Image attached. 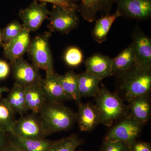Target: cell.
Returning a JSON list of instances; mask_svg holds the SVG:
<instances>
[{"label":"cell","mask_w":151,"mask_h":151,"mask_svg":"<svg viewBox=\"0 0 151 151\" xmlns=\"http://www.w3.org/2000/svg\"><path fill=\"white\" fill-rule=\"evenodd\" d=\"M51 32H45L37 36L31 41L27 52L32 62V64L38 70L42 69L46 74L54 73L53 60L50 47L49 39Z\"/></svg>","instance_id":"277c9868"},{"label":"cell","mask_w":151,"mask_h":151,"mask_svg":"<svg viewBox=\"0 0 151 151\" xmlns=\"http://www.w3.org/2000/svg\"><path fill=\"white\" fill-rule=\"evenodd\" d=\"M86 70L101 80L112 76V58L107 55L96 53L84 61Z\"/></svg>","instance_id":"2e32d148"},{"label":"cell","mask_w":151,"mask_h":151,"mask_svg":"<svg viewBox=\"0 0 151 151\" xmlns=\"http://www.w3.org/2000/svg\"><path fill=\"white\" fill-rule=\"evenodd\" d=\"M77 79L81 97H94L100 91L102 80L87 70L77 74Z\"/></svg>","instance_id":"d6986e66"},{"label":"cell","mask_w":151,"mask_h":151,"mask_svg":"<svg viewBox=\"0 0 151 151\" xmlns=\"http://www.w3.org/2000/svg\"><path fill=\"white\" fill-rule=\"evenodd\" d=\"M30 32L24 28L19 35L7 43H4V55L11 63L27 52L30 44Z\"/></svg>","instance_id":"4fadbf2b"},{"label":"cell","mask_w":151,"mask_h":151,"mask_svg":"<svg viewBox=\"0 0 151 151\" xmlns=\"http://www.w3.org/2000/svg\"><path fill=\"white\" fill-rule=\"evenodd\" d=\"M120 17L118 12H116L113 14H106L105 16L99 19H95L96 23L92 32L93 39L100 44L105 41L111 26L116 19Z\"/></svg>","instance_id":"603a6c76"},{"label":"cell","mask_w":151,"mask_h":151,"mask_svg":"<svg viewBox=\"0 0 151 151\" xmlns=\"http://www.w3.org/2000/svg\"><path fill=\"white\" fill-rule=\"evenodd\" d=\"M38 115L46 137L69 129L76 121V113L61 103L47 102Z\"/></svg>","instance_id":"7a4b0ae2"},{"label":"cell","mask_w":151,"mask_h":151,"mask_svg":"<svg viewBox=\"0 0 151 151\" xmlns=\"http://www.w3.org/2000/svg\"><path fill=\"white\" fill-rule=\"evenodd\" d=\"M9 89L5 86H0V97H1L3 93L9 92Z\"/></svg>","instance_id":"e575fe53"},{"label":"cell","mask_w":151,"mask_h":151,"mask_svg":"<svg viewBox=\"0 0 151 151\" xmlns=\"http://www.w3.org/2000/svg\"><path fill=\"white\" fill-rule=\"evenodd\" d=\"M117 76L119 78V91L128 103L135 97L150 94L151 68H142L134 65Z\"/></svg>","instance_id":"6da1fadb"},{"label":"cell","mask_w":151,"mask_h":151,"mask_svg":"<svg viewBox=\"0 0 151 151\" xmlns=\"http://www.w3.org/2000/svg\"><path fill=\"white\" fill-rule=\"evenodd\" d=\"M84 59L83 52L76 47H70L66 50L64 60L66 64L71 67H76L80 65Z\"/></svg>","instance_id":"4316f807"},{"label":"cell","mask_w":151,"mask_h":151,"mask_svg":"<svg viewBox=\"0 0 151 151\" xmlns=\"http://www.w3.org/2000/svg\"><path fill=\"white\" fill-rule=\"evenodd\" d=\"M10 141L22 151H49L55 141L45 139H28L8 133Z\"/></svg>","instance_id":"e0dca14e"},{"label":"cell","mask_w":151,"mask_h":151,"mask_svg":"<svg viewBox=\"0 0 151 151\" xmlns=\"http://www.w3.org/2000/svg\"><path fill=\"white\" fill-rule=\"evenodd\" d=\"M4 151H22L19 148L11 142L10 141L8 145L7 146Z\"/></svg>","instance_id":"836d02e7"},{"label":"cell","mask_w":151,"mask_h":151,"mask_svg":"<svg viewBox=\"0 0 151 151\" xmlns=\"http://www.w3.org/2000/svg\"><path fill=\"white\" fill-rule=\"evenodd\" d=\"M40 85L47 102L63 103L70 100L63 89L56 73L46 74L45 78H42Z\"/></svg>","instance_id":"7c38bea8"},{"label":"cell","mask_w":151,"mask_h":151,"mask_svg":"<svg viewBox=\"0 0 151 151\" xmlns=\"http://www.w3.org/2000/svg\"><path fill=\"white\" fill-rule=\"evenodd\" d=\"M50 14L46 3L34 0L27 7L20 10L19 16L24 28L31 32L38 29L44 21L48 19Z\"/></svg>","instance_id":"ba28073f"},{"label":"cell","mask_w":151,"mask_h":151,"mask_svg":"<svg viewBox=\"0 0 151 151\" xmlns=\"http://www.w3.org/2000/svg\"><path fill=\"white\" fill-rule=\"evenodd\" d=\"M56 75L63 89L70 100H74L78 105L81 103V97L78 91L77 74L73 71H69L64 75L56 73Z\"/></svg>","instance_id":"cb8c5ba5"},{"label":"cell","mask_w":151,"mask_h":151,"mask_svg":"<svg viewBox=\"0 0 151 151\" xmlns=\"http://www.w3.org/2000/svg\"><path fill=\"white\" fill-rule=\"evenodd\" d=\"M5 99L15 113L22 116L27 112L24 87L14 83Z\"/></svg>","instance_id":"7402d4cb"},{"label":"cell","mask_w":151,"mask_h":151,"mask_svg":"<svg viewBox=\"0 0 151 151\" xmlns=\"http://www.w3.org/2000/svg\"><path fill=\"white\" fill-rule=\"evenodd\" d=\"M23 25L14 20L9 24L3 30L4 43H7L19 35L23 30Z\"/></svg>","instance_id":"83f0119b"},{"label":"cell","mask_w":151,"mask_h":151,"mask_svg":"<svg viewBox=\"0 0 151 151\" xmlns=\"http://www.w3.org/2000/svg\"><path fill=\"white\" fill-rule=\"evenodd\" d=\"M120 17L146 20L151 16V0H114Z\"/></svg>","instance_id":"9c48e42d"},{"label":"cell","mask_w":151,"mask_h":151,"mask_svg":"<svg viewBox=\"0 0 151 151\" xmlns=\"http://www.w3.org/2000/svg\"><path fill=\"white\" fill-rule=\"evenodd\" d=\"M77 10L87 21L92 22L96 19L97 13L100 11L108 14L114 3V0H79Z\"/></svg>","instance_id":"9a60e30c"},{"label":"cell","mask_w":151,"mask_h":151,"mask_svg":"<svg viewBox=\"0 0 151 151\" xmlns=\"http://www.w3.org/2000/svg\"><path fill=\"white\" fill-rule=\"evenodd\" d=\"M14 83L23 87L37 84L42 79L38 70L22 58L11 63Z\"/></svg>","instance_id":"30bf717a"},{"label":"cell","mask_w":151,"mask_h":151,"mask_svg":"<svg viewBox=\"0 0 151 151\" xmlns=\"http://www.w3.org/2000/svg\"><path fill=\"white\" fill-rule=\"evenodd\" d=\"M129 104L130 116L142 126L149 122L151 115L149 95L135 97L130 100Z\"/></svg>","instance_id":"ac0fdd59"},{"label":"cell","mask_w":151,"mask_h":151,"mask_svg":"<svg viewBox=\"0 0 151 151\" xmlns=\"http://www.w3.org/2000/svg\"><path fill=\"white\" fill-rule=\"evenodd\" d=\"M130 151H151L150 143L135 141L130 145Z\"/></svg>","instance_id":"4dcf8cb0"},{"label":"cell","mask_w":151,"mask_h":151,"mask_svg":"<svg viewBox=\"0 0 151 151\" xmlns=\"http://www.w3.org/2000/svg\"><path fill=\"white\" fill-rule=\"evenodd\" d=\"M48 19V28L50 32L68 34L76 28L79 23L76 12L67 10L56 5H53Z\"/></svg>","instance_id":"52a82bcc"},{"label":"cell","mask_w":151,"mask_h":151,"mask_svg":"<svg viewBox=\"0 0 151 151\" xmlns=\"http://www.w3.org/2000/svg\"><path fill=\"white\" fill-rule=\"evenodd\" d=\"M10 132L28 139H42L46 137L39 116L33 113L23 115L16 120Z\"/></svg>","instance_id":"8992f818"},{"label":"cell","mask_w":151,"mask_h":151,"mask_svg":"<svg viewBox=\"0 0 151 151\" xmlns=\"http://www.w3.org/2000/svg\"><path fill=\"white\" fill-rule=\"evenodd\" d=\"M9 143L8 134L0 131V151H4Z\"/></svg>","instance_id":"d6a6232c"},{"label":"cell","mask_w":151,"mask_h":151,"mask_svg":"<svg viewBox=\"0 0 151 151\" xmlns=\"http://www.w3.org/2000/svg\"><path fill=\"white\" fill-rule=\"evenodd\" d=\"M75 151H84L81 150H77V151L76 150Z\"/></svg>","instance_id":"8d00e7d4"},{"label":"cell","mask_w":151,"mask_h":151,"mask_svg":"<svg viewBox=\"0 0 151 151\" xmlns=\"http://www.w3.org/2000/svg\"><path fill=\"white\" fill-rule=\"evenodd\" d=\"M76 121L81 132H90L100 124L99 112L95 105L88 103L78 105Z\"/></svg>","instance_id":"5bb4252c"},{"label":"cell","mask_w":151,"mask_h":151,"mask_svg":"<svg viewBox=\"0 0 151 151\" xmlns=\"http://www.w3.org/2000/svg\"><path fill=\"white\" fill-rule=\"evenodd\" d=\"M4 44L3 40V30L0 29V47L3 46Z\"/></svg>","instance_id":"d590c367"},{"label":"cell","mask_w":151,"mask_h":151,"mask_svg":"<svg viewBox=\"0 0 151 151\" xmlns=\"http://www.w3.org/2000/svg\"><path fill=\"white\" fill-rule=\"evenodd\" d=\"M129 143L123 141H104L101 151H130Z\"/></svg>","instance_id":"f1b7e54d"},{"label":"cell","mask_w":151,"mask_h":151,"mask_svg":"<svg viewBox=\"0 0 151 151\" xmlns=\"http://www.w3.org/2000/svg\"><path fill=\"white\" fill-rule=\"evenodd\" d=\"M134 48V65L142 68H151V40L138 28L132 34Z\"/></svg>","instance_id":"8fae6325"},{"label":"cell","mask_w":151,"mask_h":151,"mask_svg":"<svg viewBox=\"0 0 151 151\" xmlns=\"http://www.w3.org/2000/svg\"><path fill=\"white\" fill-rule=\"evenodd\" d=\"M40 82L24 87L26 103L28 111L39 114L47 100L41 88Z\"/></svg>","instance_id":"ffe728a7"},{"label":"cell","mask_w":151,"mask_h":151,"mask_svg":"<svg viewBox=\"0 0 151 151\" xmlns=\"http://www.w3.org/2000/svg\"><path fill=\"white\" fill-rule=\"evenodd\" d=\"M10 72V67L6 61L0 60V80L8 77Z\"/></svg>","instance_id":"1f68e13d"},{"label":"cell","mask_w":151,"mask_h":151,"mask_svg":"<svg viewBox=\"0 0 151 151\" xmlns=\"http://www.w3.org/2000/svg\"><path fill=\"white\" fill-rule=\"evenodd\" d=\"M135 54L133 43L112 59V76L118 75L132 67L134 64Z\"/></svg>","instance_id":"44dd1931"},{"label":"cell","mask_w":151,"mask_h":151,"mask_svg":"<svg viewBox=\"0 0 151 151\" xmlns=\"http://www.w3.org/2000/svg\"><path fill=\"white\" fill-rule=\"evenodd\" d=\"M94 97L95 105L100 115V124L111 127L116 121L127 116L128 107L124 104L123 99L105 86L100 88Z\"/></svg>","instance_id":"3957f363"},{"label":"cell","mask_w":151,"mask_h":151,"mask_svg":"<svg viewBox=\"0 0 151 151\" xmlns=\"http://www.w3.org/2000/svg\"><path fill=\"white\" fill-rule=\"evenodd\" d=\"M41 2L50 3L53 5L59 6L67 10L76 12L77 4L75 0H36Z\"/></svg>","instance_id":"f546056e"},{"label":"cell","mask_w":151,"mask_h":151,"mask_svg":"<svg viewBox=\"0 0 151 151\" xmlns=\"http://www.w3.org/2000/svg\"><path fill=\"white\" fill-rule=\"evenodd\" d=\"M15 113L5 98H0V131L6 133L11 132L16 121Z\"/></svg>","instance_id":"d4e9b609"},{"label":"cell","mask_w":151,"mask_h":151,"mask_svg":"<svg viewBox=\"0 0 151 151\" xmlns=\"http://www.w3.org/2000/svg\"><path fill=\"white\" fill-rule=\"evenodd\" d=\"M84 143L78 135L72 134L66 138L55 141L49 151H75Z\"/></svg>","instance_id":"484cf974"},{"label":"cell","mask_w":151,"mask_h":151,"mask_svg":"<svg viewBox=\"0 0 151 151\" xmlns=\"http://www.w3.org/2000/svg\"><path fill=\"white\" fill-rule=\"evenodd\" d=\"M142 125L130 115L119 120L105 136L106 142L123 141L131 144L137 140Z\"/></svg>","instance_id":"5b68a950"}]
</instances>
